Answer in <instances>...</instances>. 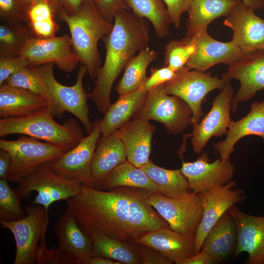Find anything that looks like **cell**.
Here are the masks:
<instances>
[{"mask_svg":"<svg viewBox=\"0 0 264 264\" xmlns=\"http://www.w3.org/2000/svg\"><path fill=\"white\" fill-rule=\"evenodd\" d=\"M148 193L128 187L105 191L81 185L80 193L66 200V209L86 233L98 231L125 241L169 227L149 203Z\"/></svg>","mask_w":264,"mask_h":264,"instance_id":"cell-1","label":"cell"},{"mask_svg":"<svg viewBox=\"0 0 264 264\" xmlns=\"http://www.w3.org/2000/svg\"><path fill=\"white\" fill-rule=\"evenodd\" d=\"M150 29L147 20L131 10L117 13L111 32L102 38L106 49L104 64L99 68L89 98L104 114L110 104L113 84L137 52L148 47Z\"/></svg>","mask_w":264,"mask_h":264,"instance_id":"cell-2","label":"cell"},{"mask_svg":"<svg viewBox=\"0 0 264 264\" xmlns=\"http://www.w3.org/2000/svg\"><path fill=\"white\" fill-rule=\"evenodd\" d=\"M59 20L68 27L72 49L86 66L91 79H96L101 66L100 54L98 49L99 41L110 34L113 24L106 21L91 2L74 15L64 12Z\"/></svg>","mask_w":264,"mask_h":264,"instance_id":"cell-3","label":"cell"},{"mask_svg":"<svg viewBox=\"0 0 264 264\" xmlns=\"http://www.w3.org/2000/svg\"><path fill=\"white\" fill-rule=\"evenodd\" d=\"M49 107L26 116L0 119V136L20 134L53 145L64 152L77 145L84 136L79 124L73 118L63 124L57 123Z\"/></svg>","mask_w":264,"mask_h":264,"instance_id":"cell-4","label":"cell"},{"mask_svg":"<svg viewBox=\"0 0 264 264\" xmlns=\"http://www.w3.org/2000/svg\"><path fill=\"white\" fill-rule=\"evenodd\" d=\"M54 63L31 66L44 81L52 97L54 106V117L61 118L65 112H68L76 117L82 123L88 133L92 128L89 119V110L87 100L89 98L85 90L83 80L87 69L80 63L76 82L72 86H66L59 83L53 73Z\"/></svg>","mask_w":264,"mask_h":264,"instance_id":"cell-5","label":"cell"},{"mask_svg":"<svg viewBox=\"0 0 264 264\" xmlns=\"http://www.w3.org/2000/svg\"><path fill=\"white\" fill-rule=\"evenodd\" d=\"M81 185L58 175L50 163H45L22 178L15 191L21 199H26L31 196L32 192H36L32 204L42 205L48 212L53 203L77 196Z\"/></svg>","mask_w":264,"mask_h":264,"instance_id":"cell-6","label":"cell"},{"mask_svg":"<svg viewBox=\"0 0 264 264\" xmlns=\"http://www.w3.org/2000/svg\"><path fill=\"white\" fill-rule=\"evenodd\" d=\"M0 149L7 151L11 158L7 179L17 183L42 164L52 163L64 153L53 145L24 135L15 140L1 139Z\"/></svg>","mask_w":264,"mask_h":264,"instance_id":"cell-7","label":"cell"},{"mask_svg":"<svg viewBox=\"0 0 264 264\" xmlns=\"http://www.w3.org/2000/svg\"><path fill=\"white\" fill-rule=\"evenodd\" d=\"M229 81L213 76L210 73L189 69L185 66L176 71L175 77L163 84L166 93L183 100L192 111V126L198 124L203 116L202 102L211 91L222 89Z\"/></svg>","mask_w":264,"mask_h":264,"instance_id":"cell-8","label":"cell"},{"mask_svg":"<svg viewBox=\"0 0 264 264\" xmlns=\"http://www.w3.org/2000/svg\"><path fill=\"white\" fill-rule=\"evenodd\" d=\"M134 118L160 122L168 133L176 135L192 126V111L183 100L166 93L162 84L148 92L143 106Z\"/></svg>","mask_w":264,"mask_h":264,"instance_id":"cell-9","label":"cell"},{"mask_svg":"<svg viewBox=\"0 0 264 264\" xmlns=\"http://www.w3.org/2000/svg\"><path fill=\"white\" fill-rule=\"evenodd\" d=\"M26 215L15 221L0 220L1 228L9 230L14 237L16 252L14 264H35L41 239L46 233L48 212L40 205L25 207Z\"/></svg>","mask_w":264,"mask_h":264,"instance_id":"cell-10","label":"cell"},{"mask_svg":"<svg viewBox=\"0 0 264 264\" xmlns=\"http://www.w3.org/2000/svg\"><path fill=\"white\" fill-rule=\"evenodd\" d=\"M150 204L175 231L195 235L203 214L198 195L192 192L180 198H168L159 192H149Z\"/></svg>","mask_w":264,"mask_h":264,"instance_id":"cell-11","label":"cell"},{"mask_svg":"<svg viewBox=\"0 0 264 264\" xmlns=\"http://www.w3.org/2000/svg\"><path fill=\"white\" fill-rule=\"evenodd\" d=\"M101 119L92 122L88 134L75 147L64 152L55 161L50 163L53 170L58 175L82 185L93 187L91 164L101 132Z\"/></svg>","mask_w":264,"mask_h":264,"instance_id":"cell-12","label":"cell"},{"mask_svg":"<svg viewBox=\"0 0 264 264\" xmlns=\"http://www.w3.org/2000/svg\"><path fill=\"white\" fill-rule=\"evenodd\" d=\"M185 39L193 44L194 50L185 66L189 69L205 72L212 66L222 63L229 66L241 61L248 53L242 51L232 40L221 42L202 31Z\"/></svg>","mask_w":264,"mask_h":264,"instance_id":"cell-13","label":"cell"},{"mask_svg":"<svg viewBox=\"0 0 264 264\" xmlns=\"http://www.w3.org/2000/svg\"><path fill=\"white\" fill-rule=\"evenodd\" d=\"M21 55L30 63V66L54 63L65 72L75 70L80 61L74 52L70 37L66 34L49 38L32 37L25 45Z\"/></svg>","mask_w":264,"mask_h":264,"instance_id":"cell-14","label":"cell"},{"mask_svg":"<svg viewBox=\"0 0 264 264\" xmlns=\"http://www.w3.org/2000/svg\"><path fill=\"white\" fill-rule=\"evenodd\" d=\"M236 185L233 180L224 186L198 194L200 199L203 214L195 234L196 254L200 251L206 237L220 217L231 207L244 199V191L236 188Z\"/></svg>","mask_w":264,"mask_h":264,"instance_id":"cell-15","label":"cell"},{"mask_svg":"<svg viewBox=\"0 0 264 264\" xmlns=\"http://www.w3.org/2000/svg\"><path fill=\"white\" fill-rule=\"evenodd\" d=\"M234 88L229 83L220 90L212 103L210 111L193 127L191 142L194 153H201L210 138L226 135L231 121V102Z\"/></svg>","mask_w":264,"mask_h":264,"instance_id":"cell-16","label":"cell"},{"mask_svg":"<svg viewBox=\"0 0 264 264\" xmlns=\"http://www.w3.org/2000/svg\"><path fill=\"white\" fill-rule=\"evenodd\" d=\"M180 169L187 179L192 192L198 194L224 186L233 181L235 167L230 157H220L213 162L205 152L194 162H184Z\"/></svg>","mask_w":264,"mask_h":264,"instance_id":"cell-17","label":"cell"},{"mask_svg":"<svg viewBox=\"0 0 264 264\" xmlns=\"http://www.w3.org/2000/svg\"><path fill=\"white\" fill-rule=\"evenodd\" d=\"M222 77L229 82L237 79L240 82L231 102V110L234 113L240 102L251 99L264 89V49L247 53L241 61L229 66Z\"/></svg>","mask_w":264,"mask_h":264,"instance_id":"cell-18","label":"cell"},{"mask_svg":"<svg viewBox=\"0 0 264 264\" xmlns=\"http://www.w3.org/2000/svg\"><path fill=\"white\" fill-rule=\"evenodd\" d=\"M223 24L232 30V41L244 52L264 49V19L242 1L231 10Z\"/></svg>","mask_w":264,"mask_h":264,"instance_id":"cell-19","label":"cell"},{"mask_svg":"<svg viewBox=\"0 0 264 264\" xmlns=\"http://www.w3.org/2000/svg\"><path fill=\"white\" fill-rule=\"evenodd\" d=\"M228 213L234 220L237 240L234 255L246 252V264H264V216H253L242 212L236 205Z\"/></svg>","mask_w":264,"mask_h":264,"instance_id":"cell-20","label":"cell"},{"mask_svg":"<svg viewBox=\"0 0 264 264\" xmlns=\"http://www.w3.org/2000/svg\"><path fill=\"white\" fill-rule=\"evenodd\" d=\"M155 131L149 120L134 118L115 132L124 145L127 160L139 168L148 162Z\"/></svg>","mask_w":264,"mask_h":264,"instance_id":"cell-21","label":"cell"},{"mask_svg":"<svg viewBox=\"0 0 264 264\" xmlns=\"http://www.w3.org/2000/svg\"><path fill=\"white\" fill-rule=\"evenodd\" d=\"M134 241L157 250L174 263L196 254L195 235L183 234L169 227L144 233Z\"/></svg>","mask_w":264,"mask_h":264,"instance_id":"cell-22","label":"cell"},{"mask_svg":"<svg viewBox=\"0 0 264 264\" xmlns=\"http://www.w3.org/2000/svg\"><path fill=\"white\" fill-rule=\"evenodd\" d=\"M255 135L264 141V100L253 102L248 113L242 119L231 121L225 139L214 144V148L222 160L230 157L234 146L242 138Z\"/></svg>","mask_w":264,"mask_h":264,"instance_id":"cell-23","label":"cell"},{"mask_svg":"<svg viewBox=\"0 0 264 264\" xmlns=\"http://www.w3.org/2000/svg\"><path fill=\"white\" fill-rule=\"evenodd\" d=\"M54 232L60 247L78 258L82 264H88L93 256L90 238L68 210L56 222Z\"/></svg>","mask_w":264,"mask_h":264,"instance_id":"cell-24","label":"cell"},{"mask_svg":"<svg viewBox=\"0 0 264 264\" xmlns=\"http://www.w3.org/2000/svg\"><path fill=\"white\" fill-rule=\"evenodd\" d=\"M126 160L124 145L115 132L107 136H101L91 164L93 188L99 189L107 176Z\"/></svg>","mask_w":264,"mask_h":264,"instance_id":"cell-25","label":"cell"},{"mask_svg":"<svg viewBox=\"0 0 264 264\" xmlns=\"http://www.w3.org/2000/svg\"><path fill=\"white\" fill-rule=\"evenodd\" d=\"M47 107L46 99L29 90L5 83L0 86V118L22 117Z\"/></svg>","mask_w":264,"mask_h":264,"instance_id":"cell-26","label":"cell"},{"mask_svg":"<svg viewBox=\"0 0 264 264\" xmlns=\"http://www.w3.org/2000/svg\"><path fill=\"white\" fill-rule=\"evenodd\" d=\"M147 94L148 92L140 88L119 95L116 102L110 104L101 119V136L114 132L130 121L143 106Z\"/></svg>","mask_w":264,"mask_h":264,"instance_id":"cell-27","label":"cell"},{"mask_svg":"<svg viewBox=\"0 0 264 264\" xmlns=\"http://www.w3.org/2000/svg\"><path fill=\"white\" fill-rule=\"evenodd\" d=\"M242 0H192L188 11L186 37L191 38L207 31L209 24L220 17H227L231 10Z\"/></svg>","mask_w":264,"mask_h":264,"instance_id":"cell-28","label":"cell"},{"mask_svg":"<svg viewBox=\"0 0 264 264\" xmlns=\"http://www.w3.org/2000/svg\"><path fill=\"white\" fill-rule=\"evenodd\" d=\"M237 240L236 224L227 211L209 232L201 250L212 256L218 264L231 253L234 246H236Z\"/></svg>","mask_w":264,"mask_h":264,"instance_id":"cell-29","label":"cell"},{"mask_svg":"<svg viewBox=\"0 0 264 264\" xmlns=\"http://www.w3.org/2000/svg\"><path fill=\"white\" fill-rule=\"evenodd\" d=\"M90 238L93 255L107 258L125 264H141L137 245H132L119 239L98 231L87 234Z\"/></svg>","mask_w":264,"mask_h":264,"instance_id":"cell-30","label":"cell"},{"mask_svg":"<svg viewBox=\"0 0 264 264\" xmlns=\"http://www.w3.org/2000/svg\"><path fill=\"white\" fill-rule=\"evenodd\" d=\"M119 187L143 189L149 192H159L156 184L141 168L128 160L113 170L105 178L98 189L110 190Z\"/></svg>","mask_w":264,"mask_h":264,"instance_id":"cell-31","label":"cell"},{"mask_svg":"<svg viewBox=\"0 0 264 264\" xmlns=\"http://www.w3.org/2000/svg\"><path fill=\"white\" fill-rule=\"evenodd\" d=\"M142 168L157 186L159 193L172 198H184L192 193L180 169L169 170L154 164L150 159Z\"/></svg>","mask_w":264,"mask_h":264,"instance_id":"cell-32","label":"cell"},{"mask_svg":"<svg viewBox=\"0 0 264 264\" xmlns=\"http://www.w3.org/2000/svg\"><path fill=\"white\" fill-rule=\"evenodd\" d=\"M158 53L149 47L141 50L126 65L123 76L115 87L119 95L140 88L145 82L146 70L157 57Z\"/></svg>","mask_w":264,"mask_h":264,"instance_id":"cell-33","label":"cell"},{"mask_svg":"<svg viewBox=\"0 0 264 264\" xmlns=\"http://www.w3.org/2000/svg\"><path fill=\"white\" fill-rule=\"evenodd\" d=\"M130 10L137 16L150 21L156 35L167 36L171 21L162 0H126Z\"/></svg>","mask_w":264,"mask_h":264,"instance_id":"cell-34","label":"cell"},{"mask_svg":"<svg viewBox=\"0 0 264 264\" xmlns=\"http://www.w3.org/2000/svg\"><path fill=\"white\" fill-rule=\"evenodd\" d=\"M55 18V14L48 3H32L28 8L27 24L33 37L43 39L56 36L59 25Z\"/></svg>","mask_w":264,"mask_h":264,"instance_id":"cell-35","label":"cell"},{"mask_svg":"<svg viewBox=\"0 0 264 264\" xmlns=\"http://www.w3.org/2000/svg\"><path fill=\"white\" fill-rule=\"evenodd\" d=\"M33 37L26 23L0 25V57L21 55L27 42Z\"/></svg>","mask_w":264,"mask_h":264,"instance_id":"cell-36","label":"cell"},{"mask_svg":"<svg viewBox=\"0 0 264 264\" xmlns=\"http://www.w3.org/2000/svg\"><path fill=\"white\" fill-rule=\"evenodd\" d=\"M5 83L11 87L27 89L43 97L47 101L53 115L54 106L52 97L43 80L31 66L25 67L12 74Z\"/></svg>","mask_w":264,"mask_h":264,"instance_id":"cell-37","label":"cell"},{"mask_svg":"<svg viewBox=\"0 0 264 264\" xmlns=\"http://www.w3.org/2000/svg\"><path fill=\"white\" fill-rule=\"evenodd\" d=\"M7 179H0V220L15 221L25 217L20 198Z\"/></svg>","mask_w":264,"mask_h":264,"instance_id":"cell-38","label":"cell"},{"mask_svg":"<svg viewBox=\"0 0 264 264\" xmlns=\"http://www.w3.org/2000/svg\"><path fill=\"white\" fill-rule=\"evenodd\" d=\"M194 50L192 43L184 38L181 40H172L165 46L164 66L177 71L184 67Z\"/></svg>","mask_w":264,"mask_h":264,"instance_id":"cell-39","label":"cell"},{"mask_svg":"<svg viewBox=\"0 0 264 264\" xmlns=\"http://www.w3.org/2000/svg\"><path fill=\"white\" fill-rule=\"evenodd\" d=\"M45 235L40 240L37 251V264H82L76 257L61 247L48 249L46 244Z\"/></svg>","mask_w":264,"mask_h":264,"instance_id":"cell-40","label":"cell"},{"mask_svg":"<svg viewBox=\"0 0 264 264\" xmlns=\"http://www.w3.org/2000/svg\"><path fill=\"white\" fill-rule=\"evenodd\" d=\"M29 6L20 0H0V17L3 22L26 23Z\"/></svg>","mask_w":264,"mask_h":264,"instance_id":"cell-41","label":"cell"},{"mask_svg":"<svg viewBox=\"0 0 264 264\" xmlns=\"http://www.w3.org/2000/svg\"><path fill=\"white\" fill-rule=\"evenodd\" d=\"M176 71L168 66L162 67H152L150 75L147 77L141 88L148 92L153 88L162 85L173 79Z\"/></svg>","mask_w":264,"mask_h":264,"instance_id":"cell-42","label":"cell"},{"mask_svg":"<svg viewBox=\"0 0 264 264\" xmlns=\"http://www.w3.org/2000/svg\"><path fill=\"white\" fill-rule=\"evenodd\" d=\"M30 66V63L22 55L0 57V86L12 74Z\"/></svg>","mask_w":264,"mask_h":264,"instance_id":"cell-43","label":"cell"},{"mask_svg":"<svg viewBox=\"0 0 264 264\" xmlns=\"http://www.w3.org/2000/svg\"><path fill=\"white\" fill-rule=\"evenodd\" d=\"M102 17L112 23L115 14L123 10H130L126 0H93Z\"/></svg>","mask_w":264,"mask_h":264,"instance_id":"cell-44","label":"cell"},{"mask_svg":"<svg viewBox=\"0 0 264 264\" xmlns=\"http://www.w3.org/2000/svg\"><path fill=\"white\" fill-rule=\"evenodd\" d=\"M166 6L171 23L178 28L182 14L188 12L192 0H162Z\"/></svg>","mask_w":264,"mask_h":264,"instance_id":"cell-45","label":"cell"},{"mask_svg":"<svg viewBox=\"0 0 264 264\" xmlns=\"http://www.w3.org/2000/svg\"><path fill=\"white\" fill-rule=\"evenodd\" d=\"M137 247L143 264H172L174 263L157 250L138 244Z\"/></svg>","mask_w":264,"mask_h":264,"instance_id":"cell-46","label":"cell"},{"mask_svg":"<svg viewBox=\"0 0 264 264\" xmlns=\"http://www.w3.org/2000/svg\"><path fill=\"white\" fill-rule=\"evenodd\" d=\"M54 1L59 11L58 19L63 12L68 15H74L87 4L93 2V0H54Z\"/></svg>","mask_w":264,"mask_h":264,"instance_id":"cell-47","label":"cell"},{"mask_svg":"<svg viewBox=\"0 0 264 264\" xmlns=\"http://www.w3.org/2000/svg\"><path fill=\"white\" fill-rule=\"evenodd\" d=\"M176 264H216L215 259L208 253L203 250L187 258L180 260Z\"/></svg>","mask_w":264,"mask_h":264,"instance_id":"cell-48","label":"cell"},{"mask_svg":"<svg viewBox=\"0 0 264 264\" xmlns=\"http://www.w3.org/2000/svg\"><path fill=\"white\" fill-rule=\"evenodd\" d=\"M11 164V158L9 153L4 149H0V179H7Z\"/></svg>","mask_w":264,"mask_h":264,"instance_id":"cell-49","label":"cell"},{"mask_svg":"<svg viewBox=\"0 0 264 264\" xmlns=\"http://www.w3.org/2000/svg\"><path fill=\"white\" fill-rule=\"evenodd\" d=\"M88 264H122L117 261L107 258L93 255L90 259Z\"/></svg>","mask_w":264,"mask_h":264,"instance_id":"cell-50","label":"cell"},{"mask_svg":"<svg viewBox=\"0 0 264 264\" xmlns=\"http://www.w3.org/2000/svg\"><path fill=\"white\" fill-rule=\"evenodd\" d=\"M242 1L254 11L260 10L264 6V0H242Z\"/></svg>","mask_w":264,"mask_h":264,"instance_id":"cell-51","label":"cell"},{"mask_svg":"<svg viewBox=\"0 0 264 264\" xmlns=\"http://www.w3.org/2000/svg\"><path fill=\"white\" fill-rule=\"evenodd\" d=\"M32 0V3L34 2H39V1H45L47 3H48L50 6L52 7V9L53 10L56 18H58L59 14V11L58 8V6L54 1V0Z\"/></svg>","mask_w":264,"mask_h":264,"instance_id":"cell-52","label":"cell"},{"mask_svg":"<svg viewBox=\"0 0 264 264\" xmlns=\"http://www.w3.org/2000/svg\"><path fill=\"white\" fill-rule=\"evenodd\" d=\"M20 0L28 6H30V5L32 4L31 0Z\"/></svg>","mask_w":264,"mask_h":264,"instance_id":"cell-53","label":"cell"}]
</instances>
